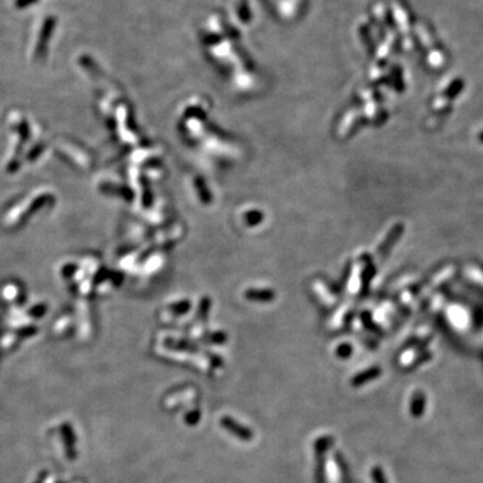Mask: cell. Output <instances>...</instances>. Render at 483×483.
<instances>
[{"label": "cell", "mask_w": 483, "mask_h": 483, "mask_svg": "<svg viewBox=\"0 0 483 483\" xmlns=\"http://www.w3.org/2000/svg\"><path fill=\"white\" fill-rule=\"evenodd\" d=\"M221 424L229 428L230 431L233 432V434H235V435L239 436V438H242V439H250L251 438V432L248 431V430L240 427L239 424H235L233 420H230V417H223Z\"/></svg>", "instance_id": "6da1fadb"}]
</instances>
